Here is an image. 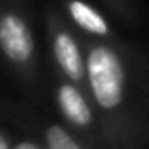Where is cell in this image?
Segmentation results:
<instances>
[{
    "label": "cell",
    "mask_w": 149,
    "mask_h": 149,
    "mask_svg": "<svg viewBox=\"0 0 149 149\" xmlns=\"http://www.w3.org/2000/svg\"><path fill=\"white\" fill-rule=\"evenodd\" d=\"M89 85L95 100L106 109H113L123 100L125 72L121 58L108 45H95L87 57Z\"/></svg>",
    "instance_id": "obj_1"
},
{
    "label": "cell",
    "mask_w": 149,
    "mask_h": 149,
    "mask_svg": "<svg viewBox=\"0 0 149 149\" xmlns=\"http://www.w3.org/2000/svg\"><path fill=\"white\" fill-rule=\"evenodd\" d=\"M0 47L13 62L30 61L34 53L32 34L19 15L6 13L0 19Z\"/></svg>",
    "instance_id": "obj_2"
},
{
    "label": "cell",
    "mask_w": 149,
    "mask_h": 149,
    "mask_svg": "<svg viewBox=\"0 0 149 149\" xmlns=\"http://www.w3.org/2000/svg\"><path fill=\"white\" fill-rule=\"evenodd\" d=\"M57 102L61 106L62 113L66 115V119H70L74 125L85 127V125L91 123V119H93L91 108H89L87 100L83 98V95L76 87L61 85L57 91Z\"/></svg>",
    "instance_id": "obj_4"
},
{
    "label": "cell",
    "mask_w": 149,
    "mask_h": 149,
    "mask_svg": "<svg viewBox=\"0 0 149 149\" xmlns=\"http://www.w3.org/2000/svg\"><path fill=\"white\" fill-rule=\"evenodd\" d=\"M0 149H10V146H8V142H6V138H4L2 134H0Z\"/></svg>",
    "instance_id": "obj_8"
},
{
    "label": "cell",
    "mask_w": 149,
    "mask_h": 149,
    "mask_svg": "<svg viewBox=\"0 0 149 149\" xmlns=\"http://www.w3.org/2000/svg\"><path fill=\"white\" fill-rule=\"evenodd\" d=\"M68 11L72 15V19L81 29L89 30L93 34H98V36H106L108 34V25H106L104 17L96 10H93L91 6H87L85 2H81V0H70Z\"/></svg>",
    "instance_id": "obj_5"
},
{
    "label": "cell",
    "mask_w": 149,
    "mask_h": 149,
    "mask_svg": "<svg viewBox=\"0 0 149 149\" xmlns=\"http://www.w3.org/2000/svg\"><path fill=\"white\" fill-rule=\"evenodd\" d=\"M53 55L57 58L61 70L74 81H79L85 74V64L81 58L79 47L76 40L68 32H58L53 38Z\"/></svg>",
    "instance_id": "obj_3"
},
{
    "label": "cell",
    "mask_w": 149,
    "mask_h": 149,
    "mask_svg": "<svg viewBox=\"0 0 149 149\" xmlns=\"http://www.w3.org/2000/svg\"><path fill=\"white\" fill-rule=\"evenodd\" d=\"M15 149H42V147H38L36 143H32V142H21V143L15 146Z\"/></svg>",
    "instance_id": "obj_7"
},
{
    "label": "cell",
    "mask_w": 149,
    "mask_h": 149,
    "mask_svg": "<svg viewBox=\"0 0 149 149\" xmlns=\"http://www.w3.org/2000/svg\"><path fill=\"white\" fill-rule=\"evenodd\" d=\"M47 146L49 149H81L76 140L57 125L47 128Z\"/></svg>",
    "instance_id": "obj_6"
}]
</instances>
